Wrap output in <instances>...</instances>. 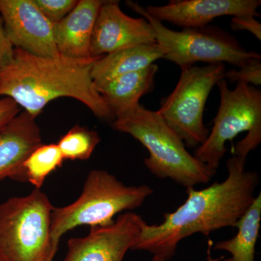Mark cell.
<instances>
[{"instance_id":"6da1fadb","label":"cell","mask_w":261,"mask_h":261,"mask_svg":"<svg viewBox=\"0 0 261 261\" xmlns=\"http://www.w3.org/2000/svg\"><path fill=\"white\" fill-rule=\"evenodd\" d=\"M247 159L233 155L227 161V177L200 190L187 189V198L161 224L142 228L132 250H144L171 260L178 243L194 233L209 236L225 227H235L255 200L258 174L245 169Z\"/></svg>"},{"instance_id":"7a4b0ae2","label":"cell","mask_w":261,"mask_h":261,"mask_svg":"<svg viewBox=\"0 0 261 261\" xmlns=\"http://www.w3.org/2000/svg\"><path fill=\"white\" fill-rule=\"evenodd\" d=\"M99 58H44L15 48L11 61L0 68V97L10 98L36 118L51 101L73 98L99 119L113 122L116 118L91 75Z\"/></svg>"},{"instance_id":"3957f363","label":"cell","mask_w":261,"mask_h":261,"mask_svg":"<svg viewBox=\"0 0 261 261\" xmlns=\"http://www.w3.org/2000/svg\"><path fill=\"white\" fill-rule=\"evenodd\" d=\"M115 130L128 134L149 152L146 167L159 178H170L189 188L207 184L216 171L188 152L183 140L158 111L139 105L112 122Z\"/></svg>"},{"instance_id":"277c9868","label":"cell","mask_w":261,"mask_h":261,"mask_svg":"<svg viewBox=\"0 0 261 261\" xmlns=\"http://www.w3.org/2000/svg\"><path fill=\"white\" fill-rule=\"evenodd\" d=\"M153 193L148 185L126 186L105 170H92L84 182L83 191L73 203L53 208L50 245L56 255L64 233L80 226L91 228L109 226L113 218L124 211L140 207Z\"/></svg>"},{"instance_id":"5b68a950","label":"cell","mask_w":261,"mask_h":261,"mask_svg":"<svg viewBox=\"0 0 261 261\" xmlns=\"http://www.w3.org/2000/svg\"><path fill=\"white\" fill-rule=\"evenodd\" d=\"M219 87L221 101L214 126L203 144L197 147L195 157L211 169L217 171L226 154V143L239 134L247 132L243 140L233 147V155L247 159L261 142V91L257 87L238 82L230 89L222 79Z\"/></svg>"},{"instance_id":"8992f818","label":"cell","mask_w":261,"mask_h":261,"mask_svg":"<svg viewBox=\"0 0 261 261\" xmlns=\"http://www.w3.org/2000/svg\"><path fill=\"white\" fill-rule=\"evenodd\" d=\"M53 208L47 195L39 189L0 204V261H53Z\"/></svg>"},{"instance_id":"52a82bcc","label":"cell","mask_w":261,"mask_h":261,"mask_svg":"<svg viewBox=\"0 0 261 261\" xmlns=\"http://www.w3.org/2000/svg\"><path fill=\"white\" fill-rule=\"evenodd\" d=\"M126 5L151 24L163 58L181 68L199 62L208 65L227 63L240 68L252 58H261L259 53L247 50L236 38L219 27L207 25L202 29L171 30L149 15L138 3L128 1Z\"/></svg>"},{"instance_id":"ba28073f","label":"cell","mask_w":261,"mask_h":261,"mask_svg":"<svg viewBox=\"0 0 261 261\" xmlns=\"http://www.w3.org/2000/svg\"><path fill=\"white\" fill-rule=\"evenodd\" d=\"M224 63L181 68L172 92L161 100L158 113L189 148L204 143L210 130L203 123L207 98L215 85L224 79Z\"/></svg>"},{"instance_id":"9c48e42d","label":"cell","mask_w":261,"mask_h":261,"mask_svg":"<svg viewBox=\"0 0 261 261\" xmlns=\"http://www.w3.org/2000/svg\"><path fill=\"white\" fill-rule=\"evenodd\" d=\"M145 224L139 215L126 212L109 226L91 228L87 236L68 240L64 261H123Z\"/></svg>"},{"instance_id":"30bf717a","label":"cell","mask_w":261,"mask_h":261,"mask_svg":"<svg viewBox=\"0 0 261 261\" xmlns=\"http://www.w3.org/2000/svg\"><path fill=\"white\" fill-rule=\"evenodd\" d=\"M0 15L13 47L39 57L60 56L53 24L33 0H0Z\"/></svg>"},{"instance_id":"8fae6325","label":"cell","mask_w":261,"mask_h":261,"mask_svg":"<svg viewBox=\"0 0 261 261\" xmlns=\"http://www.w3.org/2000/svg\"><path fill=\"white\" fill-rule=\"evenodd\" d=\"M157 44L148 20L135 18L122 11L119 2H103L94 24L90 55L99 58L132 46Z\"/></svg>"},{"instance_id":"7c38bea8","label":"cell","mask_w":261,"mask_h":261,"mask_svg":"<svg viewBox=\"0 0 261 261\" xmlns=\"http://www.w3.org/2000/svg\"><path fill=\"white\" fill-rule=\"evenodd\" d=\"M260 0H181L163 6L149 5L145 11L160 21L184 29H202L221 16L260 17Z\"/></svg>"},{"instance_id":"4fadbf2b","label":"cell","mask_w":261,"mask_h":261,"mask_svg":"<svg viewBox=\"0 0 261 261\" xmlns=\"http://www.w3.org/2000/svg\"><path fill=\"white\" fill-rule=\"evenodd\" d=\"M42 144L36 118L28 113H19L0 130V181L9 178L22 181L25 160Z\"/></svg>"},{"instance_id":"5bb4252c","label":"cell","mask_w":261,"mask_h":261,"mask_svg":"<svg viewBox=\"0 0 261 261\" xmlns=\"http://www.w3.org/2000/svg\"><path fill=\"white\" fill-rule=\"evenodd\" d=\"M103 2L79 0L69 14L53 25L55 42L61 56L73 59L92 58V33Z\"/></svg>"},{"instance_id":"9a60e30c","label":"cell","mask_w":261,"mask_h":261,"mask_svg":"<svg viewBox=\"0 0 261 261\" xmlns=\"http://www.w3.org/2000/svg\"><path fill=\"white\" fill-rule=\"evenodd\" d=\"M158 71L159 66L152 64L120 75L97 87L98 92L117 118L139 106L140 98L152 91Z\"/></svg>"},{"instance_id":"2e32d148","label":"cell","mask_w":261,"mask_h":261,"mask_svg":"<svg viewBox=\"0 0 261 261\" xmlns=\"http://www.w3.org/2000/svg\"><path fill=\"white\" fill-rule=\"evenodd\" d=\"M163 58L159 44H142L118 49L99 58L92 66L91 75L96 87L109 81L154 64Z\"/></svg>"},{"instance_id":"e0dca14e","label":"cell","mask_w":261,"mask_h":261,"mask_svg":"<svg viewBox=\"0 0 261 261\" xmlns=\"http://www.w3.org/2000/svg\"><path fill=\"white\" fill-rule=\"evenodd\" d=\"M261 195L259 193L250 208L236 224L233 238L215 244L214 250L229 252L231 257L222 261H255V246L260 231Z\"/></svg>"},{"instance_id":"ac0fdd59","label":"cell","mask_w":261,"mask_h":261,"mask_svg":"<svg viewBox=\"0 0 261 261\" xmlns=\"http://www.w3.org/2000/svg\"><path fill=\"white\" fill-rule=\"evenodd\" d=\"M65 159L57 144H42L25 160L22 168V182L40 190L49 175L63 166Z\"/></svg>"},{"instance_id":"d6986e66","label":"cell","mask_w":261,"mask_h":261,"mask_svg":"<svg viewBox=\"0 0 261 261\" xmlns=\"http://www.w3.org/2000/svg\"><path fill=\"white\" fill-rule=\"evenodd\" d=\"M100 141L95 130L75 125L61 137L57 145L65 160L87 161Z\"/></svg>"},{"instance_id":"ffe728a7","label":"cell","mask_w":261,"mask_h":261,"mask_svg":"<svg viewBox=\"0 0 261 261\" xmlns=\"http://www.w3.org/2000/svg\"><path fill=\"white\" fill-rule=\"evenodd\" d=\"M261 58H252L249 60L240 69L226 70L224 79L230 83L242 82L252 86H260L261 84Z\"/></svg>"},{"instance_id":"44dd1931","label":"cell","mask_w":261,"mask_h":261,"mask_svg":"<svg viewBox=\"0 0 261 261\" xmlns=\"http://www.w3.org/2000/svg\"><path fill=\"white\" fill-rule=\"evenodd\" d=\"M34 4L53 24L67 16L78 3L76 0H33Z\"/></svg>"},{"instance_id":"7402d4cb","label":"cell","mask_w":261,"mask_h":261,"mask_svg":"<svg viewBox=\"0 0 261 261\" xmlns=\"http://www.w3.org/2000/svg\"><path fill=\"white\" fill-rule=\"evenodd\" d=\"M231 28L234 32L247 31L261 40V24L255 17L250 15L233 17L231 20Z\"/></svg>"},{"instance_id":"603a6c76","label":"cell","mask_w":261,"mask_h":261,"mask_svg":"<svg viewBox=\"0 0 261 261\" xmlns=\"http://www.w3.org/2000/svg\"><path fill=\"white\" fill-rule=\"evenodd\" d=\"M18 105L8 97L0 99V130L8 125L20 113Z\"/></svg>"},{"instance_id":"cb8c5ba5","label":"cell","mask_w":261,"mask_h":261,"mask_svg":"<svg viewBox=\"0 0 261 261\" xmlns=\"http://www.w3.org/2000/svg\"><path fill=\"white\" fill-rule=\"evenodd\" d=\"M14 49L15 47L7 35L4 23L0 15V68L11 61L14 54Z\"/></svg>"},{"instance_id":"d4e9b609","label":"cell","mask_w":261,"mask_h":261,"mask_svg":"<svg viewBox=\"0 0 261 261\" xmlns=\"http://www.w3.org/2000/svg\"><path fill=\"white\" fill-rule=\"evenodd\" d=\"M209 242H210V243H209V246H208L209 248H208V250H207V261L222 260L224 258V256L221 257H220V258H218V259H214V258H212V257H211L210 253H211V248H212L213 243L211 241H209ZM152 261H166V260H165L164 259L161 258V257H160L159 256H153V257H152Z\"/></svg>"}]
</instances>
